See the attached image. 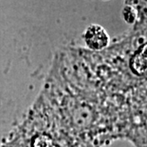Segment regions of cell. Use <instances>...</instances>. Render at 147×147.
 <instances>
[{
	"label": "cell",
	"instance_id": "2",
	"mask_svg": "<svg viewBox=\"0 0 147 147\" xmlns=\"http://www.w3.org/2000/svg\"><path fill=\"white\" fill-rule=\"evenodd\" d=\"M133 73L138 76L147 75V44L142 46L135 53L130 61Z\"/></svg>",
	"mask_w": 147,
	"mask_h": 147
},
{
	"label": "cell",
	"instance_id": "1",
	"mask_svg": "<svg viewBox=\"0 0 147 147\" xmlns=\"http://www.w3.org/2000/svg\"><path fill=\"white\" fill-rule=\"evenodd\" d=\"M84 42L93 51H101L109 43V36L106 31L100 25H90L84 34Z\"/></svg>",
	"mask_w": 147,
	"mask_h": 147
}]
</instances>
